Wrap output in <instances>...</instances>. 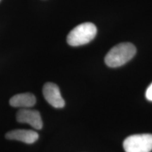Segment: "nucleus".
<instances>
[{
	"mask_svg": "<svg viewBox=\"0 0 152 152\" xmlns=\"http://www.w3.org/2000/svg\"><path fill=\"white\" fill-rule=\"evenodd\" d=\"M136 52V47L132 43L118 44L107 53L104 58L105 64L111 68L122 66L132 59Z\"/></svg>",
	"mask_w": 152,
	"mask_h": 152,
	"instance_id": "1",
	"label": "nucleus"
},
{
	"mask_svg": "<svg viewBox=\"0 0 152 152\" xmlns=\"http://www.w3.org/2000/svg\"><path fill=\"white\" fill-rule=\"evenodd\" d=\"M97 33L96 26L92 23H83L76 26L67 36V42L72 47H78L90 42Z\"/></svg>",
	"mask_w": 152,
	"mask_h": 152,
	"instance_id": "2",
	"label": "nucleus"
},
{
	"mask_svg": "<svg viewBox=\"0 0 152 152\" xmlns=\"http://www.w3.org/2000/svg\"><path fill=\"white\" fill-rule=\"evenodd\" d=\"M125 152H151L152 151V134H133L123 142Z\"/></svg>",
	"mask_w": 152,
	"mask_h": 152,
	"instance_id": "3",
	"label": "nucleus"
},
{
	"mask_svg": "<svg viewBox=\"0 0 152 152\" xmlns=\"http://www.w3.org/2000/svg\"><path fill=\"white\" fill-rule=\"evenodd\" d=\"M44 97L48 103L56 109H61L65 106V101L63 99L58 87L52 83L45 84L42 89Z\"/></svg>",
	"mask_w": 152,
	"mask_h": 152,
	"instance_id": "4",
	"label": "nucleus"
},
{
	"mask_svg": "<svg viewBox=\"0 0 152 152\" xmlns=\"http://www.w3.org/2000/svg\"><path fill=\"white\" fill-rule=\"evenodd\" d=\"M16 121L19 123H28L36 130H41L43 126L40 113L36 110L20 109L16 114Z\"/></svg>",
	"mask_w": 152,
	"mask_h": 152,
	"instance_id": "5",
	"label": "nucleus"
},
{
	"mask_svg": "<svg viewBox=\"0 0 152 152\" xmlns=\"http://www.w3.org/2000/svg\"><path fill=\"white\" fill-rule=\"evenodd\" d=\"M5 137L9 140H17L26 144H33L39 138L37 132L29 130H14L9 131L6 134Z\"/></svg>",
	"mask_w": 152,
	"mask_h": 152,
	"instance_id": "6",
	"label": "nucleus"
},
{
	"mask_svg": "<svg viewBox=\"0 0 152 152\" xmlns=\"http://www.w3.org/2000/svg\"><path fill=\"white\" fill-rule=\"evenodd\" d=\"M36 104L35 95L31 93H22L14 95L9 100V104L15 108L28 109Z\"/></svg>",
	"mask_w": 152,
	"mask_h": 152,
	"instance_id": "7",
	"label": "nucleus"
},
{
	"mask_svg": "<svg viewBox=\"0 0 152 152\" xmlns=\"http://www.w3.org/2000/svg\"><path fill=\"white\" fill-rule=\"evenodd\" d=\"M145 96L148 101L152 102V83L150 84L149 86L148 87L147 90H146Z\"/></svg>",
	"mask_w": 152,
	"mask_h": 152,
	"instance_id": "8",
	"label": "nucleus"
}]
</instances>
